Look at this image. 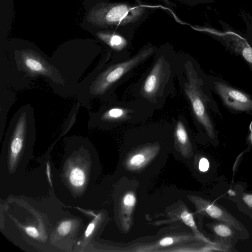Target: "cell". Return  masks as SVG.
I'll return each mask as SVG.
<instances>
[{"instance_id":"9c48e42d","label":"cell","mask_w":252,"mask_h":252,"mask_svg":"<svg viewBox=\"0 0 252 252\" xmlns=\"http://www.w3.org/2000/svg\"><path fill=\"white\" fill-rule=\"evenodd\" d=\"M129 12L128 8L124 5H120L111 8L106 15V19L110 22H116L124 19Z\"/></svg>"},{"instance_id":"30bf717a","label":"cell","mask_w":252,"mask_h":252,"mask_svg":"<svg viewBox=\"0 0 252 252\" xmlns=\"http://www.w3.org/2000/svg\"><path fill=\"white\" fill-rule=\"evenodd\" d=\"M69 180L72 186L82 187L86 182V175L84 170L78 167L72 168L69 172Z\"/></svg>"},{"instance_id":"44dd1931","label":"cell","mask_w":252,"mask_h":252,"mask_svg":"<svg viewBox=\"0 0 252 252\" xmlns=\"http://www.w3.org/2000/svg\"><path fill=\"white\" fill-rule=\"evenodd\" d=\"M248 140L250 145H252V131L248 137Z\"/></svg>"},{"instance_id":"ac0fdd59","label":"cell","mask_w":252,"mask_h":252,"mask_svg":"<svg viewBox=\"0 0 252 252\" xmlns=\"http://www.w3.org/2000/svg\"><path fill=\"white\" fill-rule=\"evenodd\" d=\"M242 198L244 202L249 207L252 208V194L249 193H243Z\"/></svg>"},{"instance_id":"5bb4252c","label":"cell","mask_w":252,"mask_h":252,"mask_svg":"<svg viewBox=\"0 0 252 252\" xmlns=\"http://www.w3.org/2000/svg\"><path fill=\"white\" fill-rule=\"evenodd\" d=\"M125 40L121 36L114 35H113L109 40V45L116 49H121L125 45Z\"/></svg>"},{"instance_id":"8992f818","label":"cell","mask_w":252,"mask_h":252,"mask_svg":"<svg viewBox=\"0 0 252 252\" xmlns=\"http://www.w3.org/2000/svg\"><path fill=\"white\" fill-rule=\"evenodd\" d=\"M195 200L197 209L202 214L223 222L237 230H243L241 223L223 208L201 198H196Z\"/></svg>"},{"instance_id":"8fae6325","label":"cell","mask_w":252,"mask_h":252,"mask_svg":"<svg viewBox=\"0 0 252 252\" xmlns=\"http://www.w3.org/2000/svg\"><path fill=\"white\" fill-rule=\"evenodd\" d=\"M181 218L186 224L192 228L199 239L205 242L213 244L212 242L204 237L198 230L191 213L185 210L181 213Z\"/></svg>"},{"instance_id":"d6986e66","label":"cell","mask_w":252,"mask_h":252,"mask_svg":"<svg viewBox=\"0 0 252 252\" xmlns=\"http://www.w3.org/2000/svg\"><path fill=\"white\" fill-rule=\"evenodd\" d=\"M173 243V239L170 237H165L160 240L159 244L161 246H167L172 245Z\"/></svg>"},{"instance_id":"7a4b0ae2","label":"cell","mask_w":252,"mask_h":252,"mask_svg":"<svg viewBox=\"0 0 252 252\" xmlns=\"http://www.w3.org/2000/svg\"><path fill=\"white\" fill-rule=\"evenodd\" d=\"M187 81L184 91L189 100L195 117L211 138L215 136L214 127L207 110V98L203 92L202 80L189 62L185 65Z\"/></svg>"},{"instance_id":"3957f363","label":"cell","mask_w":252,"mask_h":252,"mask_svg":"<svg viewBox=\"0 0 252 252\" xmlns=\"http://www.w3.org/2000/svg\"><path fill=\"white\" fill-rule=\"evenodd\" d=\"M17 100L16 92L12 89L9 79L7 57L0 62V137L1 139L5 127L8 113Z\"/></svg>"},{"instance_id":"7c38bea8","label":"cell","mask_w":252,"mask_h":252,"mask_svg":"<svg viewBox=\"0 0 252 252\" xmlns=\"http://www.w3.org/2000/svg\"><path fill=\"white\" fill-rule=\"evenodd\" d=\"M136 203V199L133 193H126L122 198V208L124 213L129 217Z\"/></svg>"},{"instance_id":"5b68a950","label":"cell","mask_w":252,"mask_h":252,"mask_svg":"<svg viewBox=\"0 0 252 252\" xmlns=\"http://www.w3.org/2000/svg\"><path fill=\"white\" fill-rule=\"evenodd\" d=\"M215 89L224 104L238 111H252V98L243 92L222 82H215Z\"/></svg>"},{"instance_id":"ba28073f","label":"cell","mask_w":252,"mask_h":252,"mask_svg":"<svg viewBox=\"0 0 252 252\" xmlns=\"http://www.w3.org/2000/svg\"><path fill=\"white\" fill-rule=\"evenodd\" d=\"M174 134L176 140L182 150H185L189 147L190 143L188 132L184 124L180 120L178 121L176 123Z\"/></svg>"},{"instance_id":"277c9868","label":"cell","mask_w":252,"mask_h":252,"mask_svg":"<svg viewBox=\"0 0 252 252\" xmlns=\"http://www.w3.org/2000/svg\"><path fill=\"white\" fill-rule=\"evenodd\" d=\"M169 65L161 59L152 67L141 87V94L146 98L151 99L159 95V92L167 81L169 75Z\"/></svg>"},{"instance_id":"6da1fadb","label":"cell","mask_w":252,"mask_h":252,"mask_svg":"<svg viewBox=\"0 0 252 252\" xmlns=\"http://www.w3.org/2000/svg\"><path fill=\"white\" fill-rule=\"evenodd\" d=\"M7 60L11 86L16 92L29 89L41 78L60 95L64 82L49 57L36 51L24 50L7 56Z\"/></svg>"},{"instance_id":"2e32d148","label":"cell","mask_w":252,"mask_h":252,"mask_svg":"<svg viewBox=\"0 0 252 252\" xmlns=\"http://www.w3.org/2000/svg\"><path fill=\"white\" fill-rule=\"evenodd\" d=\"M25 231L27 235L33 238L38 237L39 235L37 229L32 226H27L25 227Z\"/></svg>"},{"instance_id":"52a82bcc","label":"cell","mask_w":252,"mask_h":252,"mask_svg":"<svg viewBox=\"0 0 252 252\" xmlns=\"http://www.w3.org/2000/svg\"><path fill=\"white\" fill-rule=\"evenodd\" d=\"M159 147L157 145H149L143 147L131 155L126 161L129 169H137L143 167L154 157Z\"/></svg>"},{"instance_id":"4fadbf2b","label":"cell","mask_w":252,"mask_h":252,"mask_svg":"<svg viewBox=\"0 0 252 252\" xmlns=\"http://www.w3.org/2000/svg\"><path fill=\"white\" fill-rule=\"evenodd\" d=\"M213 229L218 236L222 238L231 237L234 233L231 227L223 222L215 224Z\"/></svg>"},{"instance_id":"9a60e30c","label":"cell","mask_w":252,"mask_h":252,"mask_svg":"<svg viewBox=\"0 0 252 252\" xmlns=\"http://www.w3.org/2000/svg\"><path fill=\"white\" fill-rule=\"evenodd\" d=\"M72 227V222L70 220L62 221L58 226L57 231L58 233L62 236L67 234L70 231Z\"/></svg>"},{"instance_id":"e0dca14e","label":"cell","mask_w":252,"mask_h":252,"mask_svg":"<svg viewBox=\"0 0 252 252\" xmlns=\"http://www.w3.org/2000/svg\"><path fill=\"white\" fill-rule=\"evenodd\" d=\"M209 168V162L208 160L205 158H201L199 162L198 168L201 172L207 171Z\"/></svg>"},{"instance_id":"ffe728a7","label":"cell","mask_w":252,"mask_h":252,"mask_svg":"<svg viewBox=\"0 0 252 252\" xmlns=\"http://www.w3.org/2000/svg\"><path fill=\"white\" fill-rule=\"evenodd\" d=\"M94 227L95 223L94 221L92 222L88 225L85 232V236L86 237H89L92 234L94 230Z\"/></svg>"}]
</instances>
